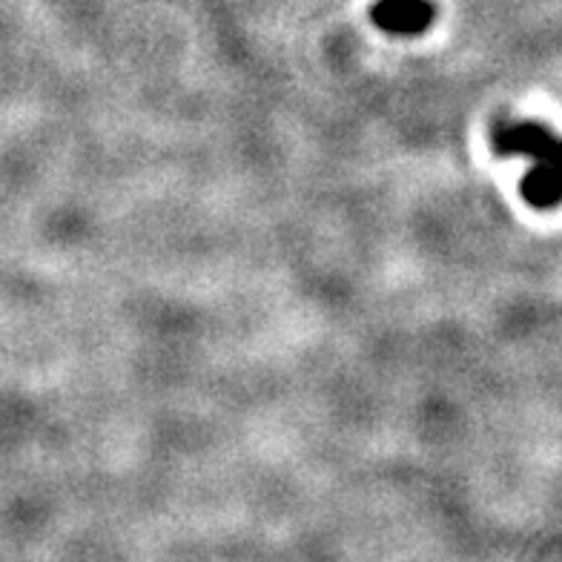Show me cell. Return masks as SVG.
I'll return each instance as SVG.
<instances>
[{"label": "cell", "instance_id": "6da1fadb", "mask_svg": "<svg viewBox=\"0 0 562 562\" xmlns=\"http://www.w3.org/2000/svg\"><path fill=\"white\" fill-rule=\"evenodd\" d=\"M496 156H531L533 170L522 181V199L533 210H554L562 199V147L540 121H496L491 126Z\"/></svg>", "mask_w": 562, "mask_h": 562}, {"label": "cell", "instance_id": "7a4b0ae2", "mask_svg": "<svg viewBox=\"0 0 562 562\" xmlns=\"http://www.w3.org/2000/svg\"><path fill=\"white\" fill-rule=\"evenodd\" d=\"M437 18V7L430 0H376L370 7L373 26L387 35H422Z\"/></svg>", "mask_w": 562, "mask_h": 562}]
</instances>
